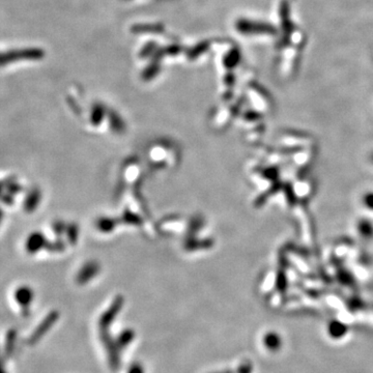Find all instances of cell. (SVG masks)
<instances>
[{
  "label": "cell",
  "instance_id": "obj_6",
  "mask_svg": "<svg viewBox=\"0 0 373 373\" xmlns=\"http://www.w3.org/2000/svg\"><path fill=\"white\" fill-rule=\"evenodd\" d=\"M4 185H5V190L7 194H10L14 197V195L20 193L21 191V184L19 183L18 179L16 176H9L4 180Z\"/></svg>",
  "mask_w": 373,
  "mask_h": 373
},
{
  "label": "cell",
  "instance_id": "obj_11",
  "mask_svg": "<svg viewBox=\"0 0 373 373\" xmlns=\"http://www.w3.org/2000/svg\"><path fill=\"white\" fill-rule=\"evenodd\" d=\"M3 219H4V211L2 209H0V224H2Z\"/></svg>",
  "mask_w": 373,
  "mask_h": 373
},
{
  "label": "cell",
  "instance_id": "obj_10",
  "mask_svg": "<svg viewBox=\"0 0 373 373\" xmlns=\"http://www.w3.org/2000/svg\"><path fill=\"white\" fill-rule=\"evenodd\" d=\"M4 189H5L4 181H0V198H2V196L4 194Z\"/></svg>",
  "mask_w": 373,
  "mask_h": 373
},
{
  "label": "cell",
  "instance_id": "obj_9",
  "mask_svg": "<svg viewBox=\"0 0 373 373\" xmlns=\"http://www.w3.org/2000/svg\"><path fill=\"white\" fill-rule=\"evenodd\" d=\"M264 174H265V176L267 177V178H272V179H277L278 178V174H279V172H278V170L276 169V168H270V169H266L265 171H264Z\"/></svg>",
  "mask_w": 373,
  "mask_h": 373
},
{
  "label": "cell",
  "instance_id": "obj_5",
  "mask_svg": "<svg viewBox=\"0 0 373 373\" xmlns=\"http://www.w3.org/2000/svg\"><path fill=\"white\" fill-rule=\"evenodd\" d=\"M39 199H40V192L37 189L31 190L24 201V210L28 213L34 211L37 204L39 203Z\"/></svg>",
  "mask_w": 373,
  "mask_h": 373
},
{
  "label": "cell",
  "instance_id": "obj_1",
  "mask_svg": "<svg viewBox=\"0 0 373 373\" xmlns=\"http://www.w3.org/2000/svg\"><path fill=\"white\" fill-rule=\"evenodd\" d=\"M42 55L43 53L37 49H20L0 52V68L16 61L38 59Z\"/></svg>",
  "mask_w": 373,
  "mask_h": 373
},
{
  "label": "cell",
  "instance_id": "obj_7",
  "mask_svg": "<svg viewBox=\"0 0 373 373\" xmlns=\"http://www.w3.org/2000/svg\"><path fill=\"white\" fill-rule=\"evenodd\" d=\"M55 317H56V316H55V314H51L50 316L47 317V318L45 319V322H44V323H42V324L38 326V328L36 329L35 333H34V334L32 335V337L30 338V341H31V342H35V341H37V339L46 333L45 331H46L47 329H48L49 326H51V325H52V322L54 321Z\"/></svg>",
  "mask_w": 373,
  "mask_h": 373
},
{
  "label": "cell",
  "instance_id": "obj_2",
  "mask_svg": "<svg viewBox=\"0 0 373 373\" xmlns=\"http://www.w3.org/2000/svg\"><path fill=\"white\" fill-rule=\"evenodd\" d=\"M33 292L28 286H21L18 289H16L14 298L15 301L22 307V308H28L30 303L33 299Z\"/></svg>",
  "mask_w": 373,
  "mask_h": 373
},
{
  "label": "cell",
  "instance_id": "obj_8",
  "mask_svg": "<svg viewBox=\"0 0 373 373\" xmlns=\"http://www.w3.org/2000/svg\"><path fill=\"white\" fill-rule=\"evenodd\" d=\"M362 204L366 210L373 212V191L366 192L362 196Z\"/></svg>",
  "mask_w": 373,
  "mask_h": 373
},
{
  "label": "cell",
  "instance_id": "obj_4",
  "mask_svg": "<svg viewBox=\"0 0 373 373\" xmlns=\"http://www.w3.org/2000/svg\"><path fill=\"white\" fill-rule=\"evenodd\" d=\"M357 230L360 237L364 240L373 239V223L366 218L360 219L357 223Z\"/></svg>",
  "mask_w": 373,
  "mask_h": 373
},
{
  "label": "cell",
  "instance_id": "obj_3",
  "mask_svg": "<svg viewBox=\"0 0 373 373\" xmlns=\"http://www.w3.org/2000/svg\"><path fill=\"white\" fill-rule=\"evenodd\" d=\"M45 245V238L39 232H33L27 238L26 251L30 254L38 252Z\"/></svg>",
  "mask_w": 373,
  "mask_h": 373
},
{
  "label": "cell",
  "instance_id": "obj_12",
  "mask_svg": "<svg viewBox=\"0 0 373 373\" xmlns=\"http://www.w3.org/2000/svg\"><path fill=\"white\" fill-rule=\"evenodd\" d=\"M370 162L373 164V153L370 155Z\"/></svg>",
  "mask_w": 373,
  "mask_h": 373
}]
</instances>
